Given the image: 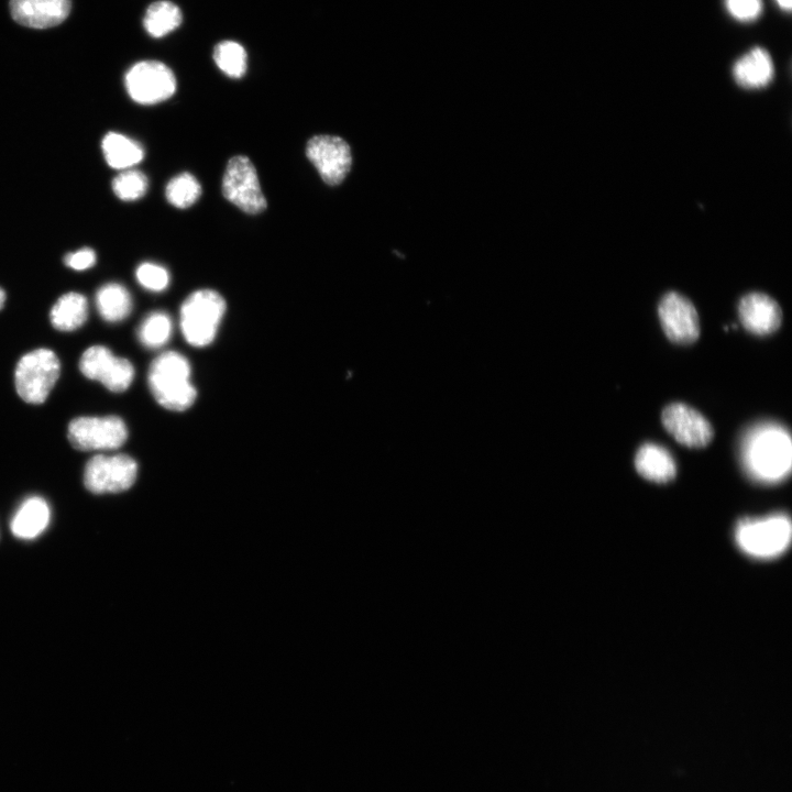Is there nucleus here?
Returning a JSON list of instances; mask_svg holds the SVG:
<instances>
[{
    "label": "nucleus",
    "instance_id": "1",
    "mask_svg": "<svg viewBox=\"0 0 792 792\" xmlns=\"http://www.w3.org/2000/svg\"><path fill=\"white\" fill-rule=\"evenodd\" d=\"M148 384L157 403L169 410H185L196 399L189 362L175 351L164 352L152 362Z\"/></svg>",
    "mask_w": 792,
    "mask_h": 792
},
{
    "label": "nucleus",
    "instance_id": "2",
    "mask_svg": "<svg viewBox=\"0 0 792 792\" xmlns=\"http://www.w3.org/2000/svg\"><path fill=\"white\" fill-rule=\"evenodd\" d=\"M745 459L751 475L765 482L784 477L791 466V441L779 427H765L747 441Z\"/></svg>",
    "mask_w": 792,
    "mask_h": 792
},
{
    "label": "nucleus",
    "instance_id": "3",
    "mask_svg": "<svg viewBox=\"0 0 792 792\" xmlns=\"http://www.w3.org/2000/svg\"><path fill=\"white\" fill-rule=\"evenodd\" d=\"M792 536L790 518L784 514L744 518L735 528L739 549L757 559H772L789 547Z\"/></svg>",
    "mask_w": 792,
    "mask_h": 792
},
{
    "label": "nucleus",
    "instance_id": "4",
    "mask_svg": "<svg viewBox=\"0 0 792 792\" xmlns=\"http://www.w3.org/2000/svg\"><path fill=\"white\" fill-rule=\"evenodd\" d=\"M226 311L223 297L212 289L190 294L180 307V329L186 341L194 346L210 344Z\"/></svg>",
    "mask_w": 792,
    "mask_h": 792
},
{
    "label": "nucleus",
    "instance_id": "5",
    "mask_svg": "<svg viewBox=\"0 0 792 792\" xmlns=\"http://www.w3.org/2000/svg\"><path fill=\"white\" fill-rule=\"evenodd\" d=\"M59 372V360L52 350H33L24 354L16 365L15 389L24 402L42 404L58 380Z\"/></svg>",
    "mask_w": 792,
    "mask_h": 792
},
{
    "label": "nucleus",
    "instance_id": "6",
    "mask_svg": "<svg viewBox=\"0 0 792 792\" xmlns=\"http://www.w3.org/2000/svg\"><path fill=\"white\" fill-rule=\"evenodd\" d=\"M221 189L228 201L246 213L256 215L266 209L267 202L256 169L244 155H237L228 161Z\"/></svg>",
    "mask_w": 792,
    "mask_h": 792
},
{
    "label": "nucleus",
    "instance_id": "7",
    "mask_svg": "<svg viewBox=\"0 0 792 792\" xmlns=\"http://www.w3.org/2000/svg\"><path fill=\"white\" fill-rule=\"evenodd\" d=\"M125 88L141 105H154L170 98L176 90V78L172 69L157 61H142L125 74Z\"/></svg>",
    "mask_w": 792,
    "mask_h": 792
},
{
    "label": "nucleus",
    "instance_id": "8",
    "mask_svg": "<svg viewBox=\"0 0 792 792\" xmlns=\"http://www.w3.org/2000/svg\"><path fill=\"white\" fill-rule=\"evenodd\" d=\"M67 435L77 450H111L125 442L128 429L124 421L117 416L78 417L69 422Z\"/></svg>",
    "mask_w": 792,
    "mask_h": 792
},
{
    "label": "nucleus",
    "instance_id": "9",
    "mask_svg": "<svg viewBox=\"0 0 792 792\" xmlns=\"http://www.w3.org/2000/svg\"><path fill=\"white\" fill-rule=\"evenodd\" d=\"M138 475V464L127 454L92 457L84 471V483L95 494L118 493L130 488Z\"/></svg>",
    "mask_w": 792,
    "mask_h": 792
},
{
    "label": "nucleus",
    "instance_id": "10",
    "mask_svg": "<svg viewBox=\"0 0 792 792\" xmlns=\"http://www.w3.org/2000/svg\"><path fill=\"white\" fill-rule=\"evenodd\" d=\"M658 317L662 331L672 343L688 345L698 339V312L693 302L682 294L666 293L658 305Z\"/></svg>",
    "mask_w": 792,
    "mask_h": 792
},
{
    "label": "nucleus",
    "instance_id": "11",
    "mask_svg": "<svg viewBox=\"0 0 792 792\" xmlns=\"http://www.w3.org/2000/svg\"><path fill=\"white\" fill-rule=\"evenodd\" d=\"M306 155L322 180L330 186L341 184L352 166L351 147L337 135H314L307 142Z\"/></svg>",
    "mask_w": 792,
    "mask_h": 792
},
{
    "label": "nucleus",
    "instance_id": "12",
    "mask_svg": "<svg viewBox=\"0 0 792 792\" xmlns=\"http://www.w3.org/2000/svg\"><path fill=\"white\" fill-rule=\"evenodd\" d=\"M661 422L668 433L689 448H704L714 438V428L708 419L684 403L667 405L661 411Z\"/></svg>",
    "mask_w": 792,
    "mask_h": 792
},
{
    "label": "nucleus",
    "instance_id": "13",
    "mask_svg": "<svg viewBox=\"0 0 792 792\" xmlns=\"http://www.w3.org/2000/svg\"><path fill=\"white\" fill-rule=\"evenodd\" d=\"M79 370L86 377L99 381L114 393L125 391L134 377V369L131 362L113 355L103 345L88 348L79 360Z\"/></svg>",
    "mask_w": 792,
    "mask_h": 792
},
{
    "label": "nucleus",
    "instance_id": "14",
    "mask_svg": "<svg viewBox=\"0 0 792 792\" xmlns=\"http://www.w3.org/2000/svg\"><path fill=\"white\" fill-rule=\"evenodd\" d=\"M741 326L756 336L776 332L782 323V309L776 299L761 292L744 295L737 306Z\"/></svg>",
    "mask_w": 792,
    "mask_h": 792
},
{
    "label": "nucleus",
    "instance_id": "15",
    "mask_svg": "<svg viewBox=\"0 0 792 792\" xmlns=\"http://www.w3.org/2000/svg\"><path fill=\"white\" fill-rule=\"evenodd\" d=\"M9 7L16 23L42 30L65 21L70 13L72 0H10Z\"/></svg>",
    "mask_w": 792,
    "mask_h": 792
},
{
    "label": "nucleus",
    "instance_id": "16",
    "mask_svg": "<svg viewBox=\"0 0 792 792\" xmlns=\"http://www.w3.org/2000/svg\"><path fill=\"white\" fill-rule=\"evenodd\" d=\"M635 469L638 474L654 483H668L676 476V463L664 447L646 442L635 454Z\"/></svg>",
    "mask_w": 792,
    "mask_h": 792
},
{
    "label": "nucleus",
    "instance_id": "17",
    "mask_svg": "<svg viewBox=\"0 0 792 792\" xmlns=\"http://www.w3.org/2000/svg\"><path fill=\"white\" fill-rule=\"evenodd\" d=\"M774 66L770 54L762 47H754L736 61L733 76L744 88L767 86L773 78Z\"/></svg>",
    "mask_w": 792,
    "mask_h": 792
},
{
    "label": "nucleus",
    "instance_id": "18",
    "mask_svg": "<svg viewBox=\"0 0 792 792\" xmlns=\"http://www.w3.org/2000/svg\"><path fill=\"white\" fill-rule=\"evenodd\" d=\"M50 507L38 496L26 498L11 520V530L15 537L32 539L44 531L50 521Z\"/></svg>",
    "mask_w": 792,
    "mask_h": 792
},
{
    "label": "nucleus",
    "instance_id": "19",
    "mask_svg": "<svg viewBox=\"0 0 792 792\" xmlns=\"http://www.w3.org/2000/svg\"><path fill=\"white\" fill-rule=\"evenodd\" d=\"M88 317V302L84 295L70 292L55 302L50 318L54 328L61 331H73L81 327Z\"/></svg>",
    "mask_w": 792,
    "mask_h": 792
},
{
    "label": "nucleus",
    "instance_id": "20",
    "mask_svg": "<svg viewBox=\"0 0 792 792\" xmlns=\"http://www.w3.org/2000/svg\"><path fill=\"white\" fill-rule=\"evenodd\" d=\"M101 147L107 163L118 169L132 167L144 156L141 144L116 132H110L103 138Z\"/></svg>",
    "mask_w": 792,
    "mask_h": 792
},
{
    "label": "nucleus",
    "instance_id": "21",
    "mask_svg": "<svg viewBox=\"0 0 792 792\" xmlns=\"http://www.w3.org/2000/svg\"><path fill=\"white\" fill-rule=\"evenodd\" d=\"M96 305L106 321L118 322L130 315L132 297L121 284L108 283L98 289Z\"/></svg>",
    "mask_w": 792,
    "mask_h": 792
},
{
    "label": "nucleus",
    "instance_id": "22",
    "mask_svg": "<svg viewBox=\"0 0 792 792\" xmlns=\"http://www.w3.org/2000/svg\"><path fill=\"white\" fill-rule=\"evenodd\" d=\"M182 21L180 9L170 1L161 0L148 6L143 18V25L151 36L162 37L176 30Z\"/></svg>",
    "mask_w": 792,
    "mask_h": 792
},
{
    "label": "nucleus",
    "instance_id": "23",
    "mask_svg": "<svg viewBox=\"0 0 792 792\" xmlns=\"http://www.w3.org/2000/svg\"><path fill=\"white\" fill-rule=\"evenodd\" d=\"M217 66L227 76L241 78L248 67V55L244 47L234 41H222L213 50Z\"/></svg>",
    "mask_w": 792,
    "mask_h": 792
},
{
    "label": "nucleus",
    "instance_id": "24",
    "mask_svg": "<svg viewBox=\"0 0 792 792\" xmlns=\"http://www.w3.org/2000/svg\"><path fill=\"white\" fill-rule=\"evenodd\" d=\"M172 328L169 316L162 311H155L146 316L141 322L138 337L144 346L158 349L170 338Z\"/></svg>",
    "mask_w": 792,
    "mask_h": 792
},
{
    "label": "nucleus",
    "instance_id": "25",
    "mask_svg": "<svg viewBox=\"0 0 792 792\" xmlns=\"http://www.w3.org/2000/svg\"><path fill=\"white\" fill-rule=\"evenodd\" d=\"M165 195L170 205L185 209L198 200L201 195V186L194 175L182 173L167 183Z\"/></svg>",
    "mask_w": 792,
    "mask_h": 792
},
{
    "label": "nucleus",
    "instance_id": "26",
    "mask_svg": "<svg viewBox=\"0 0 792 792\" xmlns=\"http://www.w3.org/2000/svg\"><path fill=\"white\" fill-rule=\"evenodd\" d=\"M147 187V177L140 170H125L112 182L116 196L125 201L140 199L145 195Z\"/></svg>",
    "mask_w": 792,
    "mask_h": 792
},
{
    "label": "nucleus",
    "instance_id": "27",
    "mask_svg": "<svg viewBox=\"0 0 792 792\" xmlns=\"http://www.w3.org/2000/svg\"><path fill=\"white\" fill-rule=\"evenodd\" d=\"M138 282L146 289L161 292L168 286L169 274L167 270L154 263H142L135 271Z\"/></svg>",
    "mask_w": 792,
    "mask_h": 792
},
{
    "label": "nucleus",
    "instance_id": "28",
    "mask_svg": "<svg viewBox=\"0 0 792 792\" xmlns=\"http://www.w3.org/2000/svg\"><path fill=\"white\" fill-rule=\"evenodd\" d=\"M725 8L736 20L749 22L762 12V0H725Z\"/></svg>",
    "mask_w": 792,
    "mask_h": 792
},
{
    "label": "nucleus",
    "instance_id": "29",
    "mask_svg": "<svg viewBox=\"0 0 792 792\" xmlns=\"http://www.w3.org/2000/svg\"><path fill=\"white\" fill-rule=\"evenodd\" d=\"M65 264L76 271H84L96 263V253L90 248H84L76 252L68 253L64 258Z\"/></svg>",
    "mask_w": 792,
    "mask_h": 792
},
{
    "label": "nucleus",
    "instance_id": "30",
    "mask_svg": "<svg viewBox=\"0 0 792 792\" xmlns=\"http://www.w3.org/2000/svg\"><path fill=\"white\" fill-rule=\"evenodd\" d=\"M777 4L783 11H790L792 7V0H776Z\"/></svg>",
    "mask_w": 792,
    "mask_h": 792
},
{
    "label": "nucleus",
    "instance_id": "31",
    "mask_svg": "<svg viewBox=\"0 0 792 792\" xmlns=\"http://www.w3.org/2000/svg\"><path fill=\"white\" fill-rule=\"evenodd\" d=\"M4 301H6V293L2 288H0V309L3 307Z\"/></svg>",
    "mask_w": 792,
    "mask_h": 792
}]
</instances>
